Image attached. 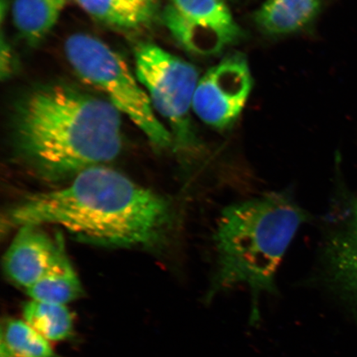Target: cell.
Segmentation results:
<instances>
[{"label": "cell", "instance_id": "1", "mask_svg": "<svg viewBox=\"0 0 357 357\" xmlns=\"http://www.w3.org/2000/svg\"><path fill=\"white\" fill-rule=\"evenodd\" d=\"M175 221L171 201L105 165L63 188L28 196L7 213L12 227L58 225L79 242L119 248L162 244Z\"/></svg>", "mask_w": 357, "mask_h": 357}, {"label": "cell", "instance_id": "2", "mask_svg": "<svg viewBox=\"0 0 357 357\" xmlns=\"http://www.w3.org/2000/svg\"><path fill=\"white\" fill-rule=\"evenodd\" d=\"M12 132L17 158L49 182L102 166L122 149L120 112L109 100L66 84L40 86L22 97Z\"/></svg>", "mask_w": 357, "mask_h": 357}, {"label": "cell", "instance_id": "3", "mask_svg": "<svg viewBox=\"0 0 357 357\" xmlns=\"http://www.w3.org/2000/svg\"><path fill=\"white\" fill-rule=\"evenodd\" d=\"M307 214L287 193H271L223 209L213 236L215 267L205 303L245 285L252 294L249 324L260 323L259 300L278 293L275 276Z\"/></svg>", "mask_w": 357, "mask_h": 357}, {"label": "cell", "instance_id": "4", "mask_svg": "<svg viewBox=\"0 0 357 357\" xmlns=\"http://www.w3.org/2000/svg\"><path fill=\"white\" fill-rule=\"evenodd\" d=\"M66 54L83 80L104 92L120 113L126 114L153 146L167 149L172 135L159 121L149 93L139 86L123 58L100 40L86 34L67 39Z\"/></svg>", "mask_w": 357, "mask_h": 357}, {"label": "cell", "instance_id": "5", "mask_svg": "<svg viewBox=\"0 0 357 357\" xmlns=\"http://www.w3.org/2000/svg\"><path fill=\"white\" fill-rule=\"evenodd\" d=\"M135 62L138 82L146 88L153 109L171 125L177 149H197L190 116L199 80L197 69L151 43L138 45Z\"/></svg>", "mask_w": 357, "mask_h": 357}, {"label": "cell", "instance_id": "6", "mask_svg": "<svg viewBox=\"0 0 357 357\" xmlns=\"http://www.w3.org/2000/svg\"><path fill=\"white\" fill-rule=\"evenodd\" d=\"M164 20L178 43L195 54H217L242 36L223 0H172Z\"/></svg>", "mask_w": 357, "mask_h": 357}, {"label": "cell", "instance_id": "7", "mask_svg": "<svg viewBox=\"0 0 357 357\" xmlns=\"http://www.w3.org/2000/svg\"><path fill=\"white\" fill-rule=\"evenodd\" d=\"M252 87L247 60L243 55L230 56L199 79L192 109L204 123L222 130L238 119Z\"/></svg>", "mask_w": 357, "mask_h": 357}, {"label": "cell", "instance_id": "8", "mask_svg": "<svg viewBox=\"0 0 357 357\" xmlns=\"http://www.w3.org/2000/svg\"><path fill=\"white\" fill-rule=\"evenodd\" d=\"M322 263L325 287L357 315V196L326 238Z\"/></svg>", "mask_w": 357, "mask_h": 357}, {"label": "cell", "instance_id": "9", "mask_svg": "<svg viewBox=\"0 0 357 357\" xmlns=\"http://www.w3.org/2000/svg\"><path fill=\"white\" fill-rule=\"evenodd\" d=\"M65 250L60 234L53 239L40 227H21L4 256V271L13 283L26 289L46 273Z\"/></svg>", "mask_w": 357, "mask_h": 357}, {"label": "cell", "instance_id": "10", "mask_svg": "<svg viewBox=\"0 0 357 357\" xmlns=\"http://www.w3.org/2000/svg\"><path fill=\"white\" fill-rule=\"evenodd\" d=\"M319 10V0H266L256 13L255 21L266 33H291L309 24Z\"/></svg>", "mask_w": 357, "mask_h": 357}, {"label": "cell", "instance_id": "11", "mask_svg": "<svg viewBox=\"0 0 357 357\" xmlns=\"http://www.w3.org/2000/svg\"><path fill=\"white\" fill-rule=\"evenodd\" d=\"M83 10L102 24L122 30H135L149 24L156 0H75Z\"/></svg>", "mask_w": 357, "mask_h": 357}, {"label": "cell", "instance_id": "12", "mask_svg": "<svg viewBox=\"0 0 357 357\" xmlns=\"http://www.w3.org/2000/svg\"><path fill=\"white\" fill-rule=\"evenodd\" d=\"M26 291L33 301L61 305H66L82 296V285L66 250L46 273Z\"/></svg>", "mask_w": 357, "mask_h": 357}, {"label": "cell", "instance_id": "13", "mask_svg": "<svg viewBox=\"0 0 357 357\" xmlns=\"http://www.w3.org/2000/svg\"><path fill=\"white\" fill-rule=\"evenodd\" d=\"M67 0H15L13 22L26 42L35 45L51 32Z\"/></svg>", "mask_w": 357, "mask_h": 357}, {"label": "cell", "instance_id": "14", "mask_svg": "<svg viewBox=\"0 0 357 357\" xmlns=\"http://www.w3.org/2000/svg\"><path fill=\"white\" fill-rule=\"evenodd\" d=\"M25 322L48 342H61L73 333V316L66 305L31 301L22 310Z\"/></svg>", "mask_w": 357, "mask_h": 357}, {"label": "cell", "instance_id": "15", "mask_svg": "<svg viewBox=\"0 0 357 357\" xmlns=\"http://www.w3.org/2000/svg\"><path fill=\"white\" fill-rule=\"evenodd\" d=\"M1 357H61L47 339L25 322L10 319L3 325Z\"/></svg>", "mask_w": 357, "mask_h": 357}]
</instances>
